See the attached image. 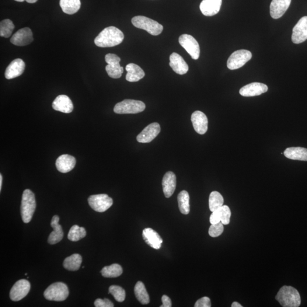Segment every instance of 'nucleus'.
<instances>
[{
    "mask_svg": "<svg viewBox=\"0 0 307 307\" xmlns=\"http://www.w3.org/2000/svg\"><path fill=\"white\" fill-rule=\"evenodd\" d=\"M307 40V16L302 17L292 30L293 43L299 44Z\"/></svg>",
    "mask_w": 307,
    "mask_h": 307,
    "instance_id": "ddd939ff",
    "label": "nucleus"
},
{
    "mask_svg": "<svg viewBox=\"0 0 307 307\" xmlns=\"http://www.w3.org/2000/svg\"><path fill=\"white\" fill-rule=\"evenodd\" d=\"M15 1L21 2L26 1L28 3H36L38 0H15Z\"/></svg>",
    "mask_w": 307,
    "mask_h": 307,
    "instance_id": "37998d69",
    "label": "nucleus"
},
{
    "mask_svg": "<svg viewBox=\"0 0 307 307\" xmlns=\"http://www.w3.org/2000/svg\"><path fill=\"white\" fill-rule=\"evenodd\" d=\"M194 306L195 307H211V300L209 298L205 296V297L198 299L196 303H195Z\"/></svg>",
    "mask_w": 307,
    "mask_h": 307,
    "instance_id": "a19ab883",
    "label": "nucleus"
},
{
    "mask_svg": "<svg viewBox=\"0 0 307 307\" xmlns=\"http://www.w3.org/2000/svg\"><path fill=\"white\" fill-rule=\"evenodd\" d=\"M164 194L167 198L172 196L176 186V177L173 172H169L165 174L162 180Z\"/></svg>",
    "mask_w": 307,
    "mask_h": 307,
    "instance_id": "b1692460",
    "label": "nucleus"
},
{
    "mask_svg": "<svg viewBox=\"0 0 307 307\" xmlns=\"http://www.w3.org/2000/svg\"><path fill=\"white\" fill-rule=\"evenodd\" d=\"M105 58L108 64L106 67L108 75L113 79L120 78L124 72V68L120 65L121 58L114 54H108Z\"/></svg>",
    "mask_w": 307,
    "mask_h": 307,
    "instance_id": "1a4fd4ad",
    "label": "nucleus"
},
{
    "mask_svg": "<svg viewBox=\"0 0 307 307\" xmlns=\"http://www.w3.org/2000/svg\"><path fill=\"white\" fill-rule=\"evenodd\" d=\"M110 294L112 295L116 301L118 302H123L126 298V293L124 289L120 286L113 285L109 288Z\"/></svg>",
    "mask_w": 307,
    "mask_h": 307,
    "instance_id": "c9c22d12",
    "label": "nucleus"
},
{
    "mask_svg": "<svg viewBox=\"0 0 307 307\" xmlns=\"http://www.w3.org/2000/svg\"><path fill=\"white\" fill-rule=\"evenodd\" d=\"M231 306L232 307H242V306L239 303L237 302H233Z\"/></svg>",
    "mask_w": 307,
    "mask_h": 307,
    "instance_id": "c03bdc74",
    "label": "nucleus"
},
{
    "mask_svg": "<svg viewBox=\"0 0 307 307\" xmlns=\"http://www.w3.org/2000/svg\"><path fill=\"white\" fill-rule=\"evenodd\" d=\"M14 29L15 25L11 20H3L0 22V36L6 38H9L11 36Z\"/></svg>",
    "mask_w": 307,
    "mask_h": 307,
    "instance_id": "f704fd0d",
    "label": "nucleus"
},
{
    "mask_svg": "<svg viewBox=\"0 0 307 307\" xmlns=\"http://www.w3.org/2000/svg\"><path fill=\"white\" fill-rule=\"evenodd\" d=\"M86 230L83 227H79L78 225L72 226L69 230L68 234V239L73 242L78 241L85 238L86 236Z\"/></svg>",
    "mask_w": 307,
    "mask_h": 307,
    "instance_id": "72a5a7b5",
    "label": "nucleus"
},
{
    "mask_svg": "<svg viewBox=\"0 0 307 307\" xmlns=\"http://www.w3.org/2000/svg\"><path fill=\"white\" fill-rule=\"evenodd\" d=\"M291 0H273L270 4V15L274 19L281 18L287 11Z\"/></svg>",
    "mask_w": 307,
    "mask_h": 307,
    "instance_id": "a211bd4d",
    "label": "nucleus"
},
{
    "mask_svg": "<svg viewBox=\"0 0 307 307\" xmlns=\"http://www.w3.org/2000/svg\"><path fill=\"white\" fill-rule=\"evenodd\" d=\"M82 263V257L80 254H74L66 258L64 262V266L69 271L78 270Z\"/></svg>",
    "mask_w": 307,
    "mask_h": 307,
    "instance_id": "c85d7f7f",
    "label": "nucleus"
},
{
    "mask_svg": "<svg viewBox=\"0 0 307 307\" xmlns=\"http://www.w3.org/2000/svg\"><path fill=\"white\" fill-rule=\"evenodd\" d=\"M275 299L284 307H298L301 304V295L297 289L291 286H283Z\"/></svg>",
    "mask_w": 307,
    "mask_h": 307,
    "instance_id": "f03ea898",
    "label": "nucleus"
},
{
    "mask_svg": "<svg viewBox=\"0 0 307 307\" xmlns=\"http://www.w3.org/2000/svg\"><path fill=\"white\" fill-rule=\"evenodd\" d=\"M2 183V176L1 174V175H0V191L1 190Z\"/></svg>",
    "mask_w": 307,
    "mask_h": 307,
    "instance_id": "a18cd8bd",
    "label": "nucleus"
},
{
    "mask_svg": "<svg viewBox=\"0 0 307 307\" xmlns=\"http://www.w3.org/2000/svg\"><path fill=\"white\" fill-rule=\"evenodd\" d=\"M127 74L126 80L129 82H137L144 78L145 74L144 71L139 66L134 64H128L126 66Z\"/></svg>",
    "mask_w": 307,
    "mask_h": 307,
    "instance_id": "a878e982",
    "label": "nucleus"
},
{
    "mask_svg": "<svg viewBox=\"0 0 307 307\" xmlns=\"http://www.w3.org/2000/svg\"><path fill=\"white\" fill-rule=\"evenodd\" d=\"M34 40L32 31L29 27L23 28L13 35L10 43L17 46H25Z\"/></svg>",
    "mask_w": 307,
    "mask_h": 307,
    "instance_id": "f8f14e48",
    "label": "nucleus"
},
{
    "mask_svg": "<svg viewBox=\"0 0 307 307\" xmlns=\"http://www.w3.org/2000/svg\"><path fill=\"white\" fill-rule=\"evenodd\" d=\"M36 208V201L34 193L30 190H25L22 194L21 205V214L24 222L27 224L31 220Z\"/></svg>",
    "mask_w": 307,
    "mask_h": 307,
    "instance_id": "7ed1b4c3",
    "label": "nucleus"
},
{
    "mask_svg": "<svg viewBox=\"0 0 307 307\" xmlns=\"http://www.w3.org/2000/svg\"><path fill=\"white\" fill-rule=\"evenodd\" d=\"M95 306L96 307H113V303L108 299H97L95 303Z\"/></svg>",
    "mask_w": 307,
    "mask_h": 307,
    "instance_id": "58836bf2",
    "label": "nucleus"
},
{
    "mask_svg": "<svg viewBox=\"0 0 307 307\" xmlns=\"http://www.w3.org/2000/svg\"><path fill=\"white\" fill-rule=\"evenodd\" d=\"M143 239L148 245L154 249H159L161 247L163 240L159 234L152 228H146L143 230Z\"/></svg>",
    "mask_w": 307,
    "mask_h": 307,
    "instance_id": "6ab92c4d",
    "label": "nucleus"
},
{
    "mask_svg": "<svg viewBox=\"0 0 307 307\" xmlns=\"http://www.w3.org/2000/svg\"><path fill=\"white\" fill-rule=\"evenodd\" d=\"M222 4V0H203L200 9L205 16H214L219 12Z\"/></svg>",
    "mask_w": 307,
    "mask_h": 307,
    "instance_id": "4be33fe9",
    "label": "nucleus"
},
{
    "mask_svg": "<svg viewBox=\"0 0 307 307\" xmlns=\"http://www.w3.org/2000/svg\"><path fill=\"white\" fill-rule=\"evenodd\" d=\"M162 305L160 307H172V301L169 296L163 295L162 298Z\"/></svg>",
    "mask_w": 307,
    "mask_h": 307,
    "instance_id": "79ce46f5",
    "label": "nucleus"
},
{
    "mask_svg": "<svg viewBox=\"0 0 307 307\" xmlns=\"http://www.w3.org/2000/svg\"><path fill=\"white\" fill-rule=\"evenodd\" d=\"M124 39V34L118 28L110 26L104 29L95 39V44L99 47H112L120 44Z\"/></svg>",
    "mask_w": 307,
    "mask_h": 307,
    "instance_id": "f257e3e1",
    "label": "nucleus"
},
{
    "mask_svg": "<svg viewBox=\"0 0 307 307\" xmlns=\"http://www.w3.org/2000/svg\"><path fill=\"white\" fill-rule=\"evenodd\" d=\"M224 232V224L221 222L215 224H211L209 229V235L212 237H217L222 235Z\"/></svg>",
    "mask_w": 307,
    "mask_h": 307,
    "instance_id": "e433bc0d",
    "label": "nucleus"
},
{
    "mask_svg": "<svg viewBox=\"0 0 307 307\" xmlns=\"http://www.w3.org/2000/svg\"><path fill=\"white\" fill-rule=\"evenodd\" d=\"M179 208L181 214L188 215L190 212V195L186 191H181L177 196Z\"/></svg>",
    "mask_w": 307,
    "mask_h": 307,
    "instance_id": "7c9ffc66",
    "label": "nucleus"
},
{
    "mask_svg": "<svg viewBox=\"0 0 307 307\" xmlns=\"http://www.w3.org/2000/svg\"><path fill=\"white\" fill-rule=\"evenodd\" d=\"M209 220L211 224H215L221 222V213L219 208L212 212Z\"/></svg>",
    "mask_w": 307,
    "mask_h": 307,
    "instance_id": "ea45409f",
    "label": "nucleus"
},
{
    "mask_svg": "<svg viewBox=\"0 0 307 307\" xmlns=\"http://www.w3.org/2000/svg\"><path fill=\"white\" fill-rule=\"evenodd\" d=\"M60 6L63 12L72 15L79 11L81 2L80 0H60Z\"/></svg>",
    "mask_w": 307,
    "mask_h": 307,
    "instance_id": "cd10ccee",
    "label": "nucleus"
},
{
    "mask_svg": "<svg viewBox=\"0 0 307 307\" xmlns=\"http://www.w3.org/2000/svg\"><path fill=\"white\" fill-rule=\"evenodd\" d=\"M219 209L221 213V222L224 225H228L231 217V211L229 207L227 205H223Z\"/></svg>",
    "mask_w": 307,
    "mask_h": 307,
    "instance_id": "4c0bfd02",
    "label": "nucleus"
},
{
    "mask_svg": "<svg viewBox=\"0 0 307 307\" xmlns=\"http://www.w3.org/2000/svg\"><path fill=\"white\" fill-rule=\"evenodd\" d=\"M59 218L57 215H55L52 218L51 226L53 228L52 231L48 239V243L54 245L61 241L64 238V233L63 232L62 226L59 224Z\"/></svg>",
    "mask_w": 307,
    "mask_h": 307,
    "instance_id": "393cba45",
    "label": "nucleus"
},
{
    "mask_svg": "<svg viewBox=\"0 0 307 307\" xmlns=\"http://www.w3.org/2000/svg\"><path fill=\"white\" fill-rule=\"evenodd\" d=\"M89 205L94 211L104 212L113 205V199L107 194L94 195L88 199Z\"/></svg>",
    "mask_w": 307,
    "mask_h": 307,
    "instance_id": "6e6552de",
    "label": "nucleus"
},
{
    "mask_svg": "<svg viewBox=\"0 0 307 307\" xmlns=\"http://www.w3.org/2000/svg\"><path fill=\"white\" fill-rule=\"evenodd\" d=\"M134 294L136 298L142 305H148L150 303V298L145 286L142 282L139 281L134 287Z\"/></svg>",
    "mask_w": 307,
    "mask_h": 307,
    "instance_id": "c756f323",
    "label": "nucleus"
},
{
    "mask_svg": "<svg viewBox=\"0 0 307 307\" xmlns=\"http://www.w3.org/2000/svg\"><path fill=\"white\" fill-rule=\"evenodd\" d=\"M52 107L54 110L65 113H71L74 110L71 100L65 95L58 96L52 103Z\"/></svg>",
    "mask_w": 307,
    "mask_h": 307,
    "instance_id": "aec40b11",
    "label": "nucleus"
},
{
    "mask_svg": "<svg viewBox=\"0 0 307 307\" xmlns=\"http://www.w3.org/2000/svg\"><path fill=\"white\" fill-rule=\"evenodd\" d=\"M132 23L135 27L145 30L152 36H158L163 30V26L158 22L145 16L133 17L132 19Z\"/></svg>",
    "mask_w": 307,
    "mask_h": 307,
    "instance_id": "20e7f679",
    "label": "nucleus"
},
{
    "mask_svg": "<svg viewBox=\"0 0 307 307\" xmlns=\"http://www.w3.org/2000/svg\"><path fill=\"white\" fill-rule=\"evenodd\" d=\"M30 282L25 280L17 281L10 292V298L12 301L18 302L25 297L30 290Z\"/></svg>",
    "mask_w": 307,
    "mask_h": 307,
    "instance_id": "9b49d317",
    "label": "nucleus"
},
{
    "mask_svg": "<svg viewBox=\"0 0 307 307\" xmlns=\"http://www.w3.org/2000/svg\"><path fill=\"white\" fill-rule=\"evenodd\" d=\"M76 165L75 157L68 154L62 155L56 160V167L59 172L67 173Z\"/></svg>",
    "mask_w": 307,
    "mask_h": 307,
    "instance_id": "5701e85b",
    "label": "nucleus"
},
{
    "mask_svg": "<svg viewBox=\"0 0 307 307\" xmlns=\"http://www.w3.org/2000/svg\"><path fill=\"white\" fill-rule=\"evenodd\" d=\"M224 204V198L220 193L218 191H213L209 198V207L210 211L213 212L219 208L222 207Z\"/></svg>",
    "mask_w": 307,
    "mask_h": 307,
    "instance_id": "2f4dec72",
    "label": "nucleus"
},
{
    "mask_svg": "<svg viewBox=\"0 0 307 307\" xmlns=\"http://www.w3.org/2000/svg\"><path fill=\"white\" fill-rule=\"evenodd\" d=\"M170 66L173 69V71L179 75H184L188 71V66L181 56L173 52L170 57Z\"/></svg>",
    "mask_w": 307,
    "mask_h": 307,
    "instance_id": "412c9836",
    "label": "nucleus"
},
{
    "mask_svg": "<svg viewBox=\"0 0 307 307\" xmlns=\"http://www.w3.org/2000/svg\"><path fill=\"white\" fill-rule=\"evenodd\" d=\"M146 106L141 101L125 99L117 103L114 108V113L117 114H137L144 111Z\"/></svg>",
    "mask_w": 307,
    "mask_h": 307,
    "instance_id": "423d86ee",
    "label": "nucleus"
},
{
    "mask_svg": "<svg viewBox=\"0 0 307 307\" xmlns=\"http://www.w3.org/2000/svg\"><path fill=\"white\" fill-rule=\"evenodd\" d=\"M268 87L261 83H252L242 87L240 90V95L244 97H253L260 96L266 93Z\"/></svg>",
    "mask_w": 307,
    "mask_h": 307,
    "instance_id": "dca6fc26",
    "label": "nucleus"
},
{
    "mask_svg": "<svg viewBox=\"0 0 307 307\" xmlns=\"http://www.w3.org/2000/svg\"><path fill=\"white\" fill-rule=\"evenodd\" d=\"M123 268L118 264H113L110 266L104 267L101 273L104 277L117 278L123 274Z\"/></svg>",
    "mask_w": 307,
    "mask_h": 307,
    "instance_id": "473e14b6",
    "label": "nucleus"
},
{
    "mask_svg": "<svg viewBox=\"0 0 307 307\" xmlns=\"http://www.w3.org/2000/svg\"><path fill=\"white\" fill-rule=\"evenodd\" d=\"M25 69V64L22 59L18 58L13 61L5 72V78L8 80L15 79L22 75Z\"/></svg>",
    "mask_w": 307,
    "mask_h": 307,
    "instance_id": "f3484780",
    "label": "nucleus"
},
{
    "mask_svg": "<svg viewBox=\"0 0 307 307\" xmlns=\"http://www.w3.org/2000/svg\"><path fill=\"white\" fill-rule=\"evenodd\" d=\"M68 295L67 285L62 282H57L51 285L44 292V298L50 301H64Z\"/></svg>",
    "mask_w": 307,
    "mask_h": 307,
    "instance_id": "39448f33",
    "label": "nucleus"
},
{
    "mask_svg": "<svg viewBox=\"0 0 307 307\" xmlns=\"http://www.w3.org/2000/svg\"><path fill=\"white\" fill-rule=\"evenodd\" d=\"M252 58V52L246 50H239L234 52L228 59L227 67L231 70L243 67Z\"/></svg>",
    "mask_w": 307,
    "mask_h": 307,
    "instance_id": "0eeeda50",
    "label": "nucleus"
},
{
    "mask_svg": "<svg viewBox=\"0 0 307 307\" xmlns=\"http://www.w3.org/2000/svg\"><path fill=\"white\" fill-rule=\"evenodd\" d=\"M160 132V125L157 123H152L137 135V140L139 143L151 142L158 136Z\"/></svg>",
    "mask_w": 307,
    "mask_h": 307,
    "instance_id": "4468645a",
    "label": "nucleus"
},
{
    "mask_svg": "<svg viewBox=\"0 0 307 307\" xmlns=\"http://www.w3.org/2000/svg\"><path fill=\"white\" fill-rule=\"evenodd\" d=\"M284 154L288 159L307 161V149L304 148L292 147L286 149Z\"/></svg>",
    "mask_w": 307,
    "mask_h": 307,
    "instance_id": "bb28decb",
    "label": "nucleus"
},
{
    "mask_svg": "<svg viewBox=\"0 0 307 307\" xmlns=\"http://www.w3.org/2000/svg\"><path fill=\"white\" fill-rule=\"evenodd\" d=\"M191 121L195 131L203 135L208 131V121L206 115L200 111H195L192 114Z\"/></svg>",
    "mask_w": 307,
    "mask_h": 307,
    "instance_id": "2eb2a0df",
    "label": "nucleus"
},
{
    "mask_svg": "<svg viewBox=\"0 0 307 307\" xmlns=\"http://www.w3.org/2000/svg\"><path fill=\"white\" fill-rule=\"evenodd\" d=\"M179 44L189 54L192 58L197 60L200 57V46L197 41L188 34H183L179 38Z\"/></svg>",
    "mask_w": 307,
    "mask_h": 307,
    "instance_id": "9d476101",
    "label": "nucleus"
}]
</instances>
